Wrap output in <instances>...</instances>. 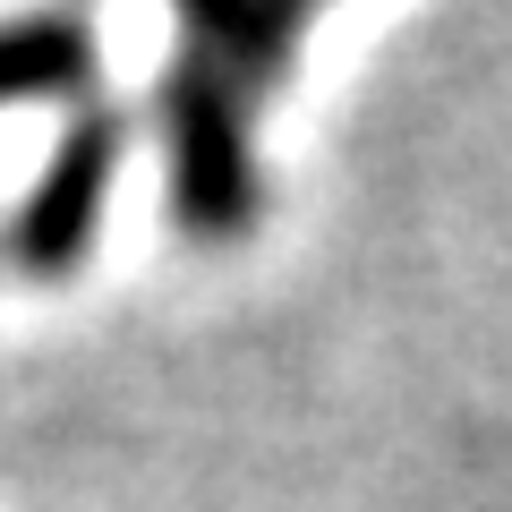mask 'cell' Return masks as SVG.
Segmentation results:
<instances>
[{"instance_id":"3957f363","label":"cell","mask_w":512,"mask_h":512,"mask_svg":"<svg viewBox=\"0 0 512 512\" xmlns=\"http://www.w3.org/2000/svg\"><path fill=\"white\" fill-rule=\"evenodd\" d=\"M171 9H180V26H188V60L222 69L256 103V94L291 69L299 35H308V18L325 0H171Z\"/></svg>"},{"instance_id":"277c9868","label":"cell","mask_w":512,"mask_h":512,"mask_svg":"<svg viewBox=\"0 0 512 512\" xmlns=\"http://www.w3.org/2000/svg\"><path fill=\"white\" fill-rule=\"evenodd\" d=\"M9 103H94V35L77 9L0 18V111Z\"/></svg>"},{"instance_id":"7a4b0ae2","label":"cell","mask_w":512,"mask_h":512,"mask_svg":"<svg viewBox=\"0 0 512 512\" xmlns=\"http://www.w3.org/2000/svg\"><path fill=\"white\" fill-rule=\"evenodd\" d=\"M128 163V120L111 103H77L69 128L52 137L35 188L18 197L9 214V265L35 282H60L86 265V248L103 239V205H111V180Z\"/></svg>"},{"instance_id":"6da1fadb","label":"cell","mask_w":512,"mask_h":512,"mask_svg":"<svg viewBox=\"0 0 512 512\" xmlns=\"http://www.w3.org/2000/svg\"><path fill=\"white\" fill-rule=\"evenodd\" d=\"M154 128H163V163H171V214L197 248H231L256 231V103L205 60H171L154 86Z\"/></svg>"}]
</instances>
